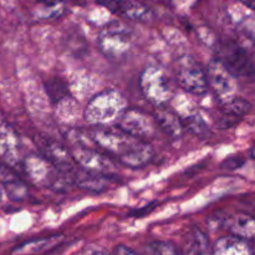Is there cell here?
Wrapping results in <instances>:
<instances>
[{"mask_svg": "<svg viewBox=\"0 0 255 255\" xmlns=\"http://www.w3.org/2000/svg\"><path fill=\"white\" fill-rule=\"evenodd\" d=\"M127 100L119 90H105L92 97L84 111L87 124L96 127H106L116 124L125 110Z\"/></svg>", "mask_w": 255, "mask_h": 255, "instance_id": "1", "label": "cell"}, {"mask_svg": "<svg viewBox=\"0 0 255 255\" xmlns=\"http://www.w3.org/2000/svg\"><path fill=\"white\" fill-rule=\"evenodd\" d=\"M99 50L110 60H122L127 57L133 47V34L126 24L111 21L105 25L97 36Z\"/></svg>", "mask_w": 255, "mask_h": 255, "instance_id": "2", "label": "cell"}, {"mask_svg": "<svg viewBox=\"0 0 255 255\" xmlns=\"http://www.w3.org/2000/svg\"><path fill=\"white\" fill-rule=\"evenodd\" d=\"M139 87L144 99L156 107L166 106L174 95L171 77L166 70L158 65L144 67L139 76Z\"/></svg>", "mask_w": 255, "mask_h": 255, "instance_id": "3", "label": "cell"}, {"mask_svg": "<svg viewBox=\"0 0 255 255\" xmlns=\"http://www.w3.org/2000/svg\"><path fill=\"white\" fill-rule=\"evenodd\" d=\"M214 52H216V60H218L236 77H248V79L253 77V60L248 51L238 42L233 40L217 42Z\"/></svg>", "mask_w": 255, "mask_h": 255, "instance_id": "4", "label": "cell"}, {"mask_svg": "<svg viewBox=\"0 0 255 255\" xmlns=\"http://www.w3.org/2000/svg\"><path fill=\"white\" fill-rule=\"evenodd\" d=\"M174 76L181 89L196 96H203L209 89L206 71L191 55H183L176 60Z\"/></svg>", "mask_w": 255, "mask_h": 255, "instance_id": "5", "label": "cell"}, {"mask_svg": "<svg viewBox=\"0 0 255 255\" xmlns=\"http://www.w3.org/2000/svg\"><path fill=\"white\" fill-rule=\"evenodd\" d=\"M116 127L134 138H151L156 133V121L152 116L138 109L127 107L116 121Z\"/></svg>", "mask_w": 255, "mask_h": 255, "instance_id": "6", "label": "cell"}, {"mask_svg": "<svg viewBox=\"0 0 255 255\" xmlns=\"http://www.w3.org/2000/svg\"><path fill=\"white\" fill-rule=\"evenodd\" d=\"M119 129V128H117ZM90 138L100 147L104 149L106 153L120 158L124 156L127 151L132 148L134 144L138 143L142 139L134 138V137L128 136L122 131H114V129H107L105 127H97L96 129L91 132Z\"/></svg>", "mask_w": 255, "mask_h": 255, "instance_id": "7", "label": "cell"}, {"mask_svg": "<svg viewBox=\"0 0 255 255\" xmlns=\"http://www.w3.org/2000/svg\"><path fill=\"white\" fill-rule=\"evenodd\" d=\"M206 71V79L208 87L213 90L216 96L222 102H226L236 96L238 84L237 77L224 67L218 60H213L208 64Z\"/></svg>", "mask_w": 255, "mask_h": 255, "instance_id": "8", "label": "cell"}, {"mask_svg": "<svg viewBox=\"0 0 255 255\" xmlns=\"http://www.w3.org/2000/svg\"><path fill=\"white\" fill-rule=\"evenodd\" d=\"M114 14L127 20L139 22H149L153 19V12L147 5L134 0H97Z\"/></svg>", "mask_w": 255, "mask_h": 255, "instance_id": "9", "label": "cell"}, {"mask_svg": "<svg viewBox=\"0 0 255 255\" xmlns=\"http://www.w3.org/2000/svg\"><path fill=\"white\" fill-rule=\"evenodd\" d=\"M39 148L42 156L59 171L65 173L74 172L76 163L72 158V154L61 143L47 137H41L39 139Z\"/></svg>", "mask_w": 255, "mask_h": 255, "instance_id": "10", "label": "cell"}, {"mask_svg": "<svg viewBox=\"0 0 255 255\" xmlns=\"http://www.w3.org/2000/svg\"><path fill=\"white\" fill-rule=\"evenodd\" d=\"M71 154L75 163L79 164L82 169L95 172V173H101L109 177L111 176L112 163L110 162V159L95 151L90 146H76V149Z\"/></svg>", "mask_w": 255, "mask_h": 255, "instance_id": "11", "label": "cell"}, {"mask_svg": "<svg viewBox=\"0 0 255 255\" xmlns=\"http://www.w3.org/2000/svg\"><path fill=\"white\" fill-rule=\"evenodd\" d=\"M0 158L11 168L21 162L19 137L12 127L6 124H0Z\"/></svg>", "mask_w": 255, "mask_h": 255, "instance_id": "12", "label": "cell"}, {"mask_svg": "<svg viewBox=\"0 0 255 255\" xmlns=\"http://www.w3.org/2000/svg\"><path fill=\"white\" fill-rule=\"evenodd\" d=\"M0 183H1L2 189L6 193V196L11 199L12 202H21L25 201L29 194L26 184L22 182L20 177H17L7 164H1L0 166Z\"/></svg>", "mask_w": 255, "mask_h": 255, "instance_id": "13", "label": "cell"}, {"mask_svg": "<svg viewBox=\"0 0 255 255\" xmlns=\"http://www.w3.org/2000/svg\"><path fill=\"white\" fill-rule=\"evenodd\" d=\"M212 252L218 255H249L254 253V249L247 239L229 236L218 239Z\"/></svg>", "mask_w": 255, "mask_h": 255, "instance_id": "14", "label": "cell"}, {"mask_svg": "<svg viewBox=\"0 0 255 255\" xmlns=\"http://www.w3.org/2000/svg\"><path fill=\"white\" fill-rule=\"evenodd\" d=\"M72 176H74L75 183L80 188L89 192H95V193L105 191L110 179L109 176L86 171V169H82L81 167L79 169L75 168L72 172Z\"/></svg>", "mask_w": 255, "mask_h": 255, "instance_id": "15", "label": "cell"}, {"mask_svg": "<svg viewBox=\"0 0 255 255\" xmlns=\"http://www.w3.org/2000/svg\"><path fill=\"white\" fill-rule=\"evenodd\" d=\"M154 121L157 126L162 128V131L166 132L171 138L178 139L183 134V126L182 121L174 112L166 109V106L157 107V111L154 114Z\"/></svg>", "mask_w": 255, "mask_h": 255, "instance_id": "16", "label": "cell"}, {"mask_svg": "<svg viewBox=\"0 0 255 255\" xmlns=\"http://www.w3.org/2000/svg\"><path fill=\"white\" fill-rule=\"evenodd\" d=\"M224 228L228 229L233 236L252 242L255 236V226L252 217L239 213L228 217L224 222Z\"/></svg>", "mask_w": 255, "mask_h": 255, "instance_id": "17", "label": "cell"}, {"mask_svg": "<svg viewBox=\"0 0 255 255\" xmlns=\"http://www.w3.org/2000/svg\"><path fill=\"white\" fill-rule=\"evenodd\" d=\"M152 158H153L152 147L144 142L139 141L129 151H127L124 156L120 157L119 161L125 166L131 167V168H139V167L148 164L152 161Z\"/></svg>", "mask_w": 255, "mask_h": 255, "instance_id": "18", "label": "cell"}, {"mask_svg": "<svg viewBox=\"0 0 255 255\" xmlns=\"http://www.w3.org/2000/svg\"><path fill=\"white\" fill-rule=\"evenodd\" d=\"M184 243L187 254H207L212 252L208 237L198 228L189 232Z\"/></svg>", "mask_w": 255, "mask_h": 255, "instance_id": "19", "label": "cell"}, {"mask_svg": "<svg viewBox=\"0 0 255 255\" xmlns=\"http://www.w3.org/2000/svg\"><path fill=\"white\" fill-rule=\"evenodd\" d=\"M65 11L62 0H37L34 15L37 19H52L59 17Z\"/></svg>", "mask_w": 255, "mask_h": 255, "instance_id": "20", "label": "cell"}, {"mask_svg": "<svg viewBox=\"0 0 255 255\" xmlns=\"http://www.w3.org/2000/svg\"><path fill=\"white\" fill-rule=\"evenodd\" d=\"M183 131H187L188 133L194 134L198 137H207L211 132L208 124L202 119L199 115H189L181 120Z\"/></svg>", "mask_w": 255, "mask_h": 255, "instance_id": "21", "label": "cell"}, {"mask_svg": "<svg viewBox=\"0 0 255 255\" xmlns=\"http://www.w3.org/2000/svg\"><path fill=\"white\" fill-rule=\"evenodd\" d=\"M252 111L251 102L247 100L242 99V97H232L228 101L223 102V112L229 116H233L236 119L239 117L247 116L249 112Z\"/></svg>", "mask_w": 255, "mask_h": 255, "instance_id": "22", "label": "cell"}, {"mask_svg": "<svg viewBox=\"0 0 255 255\" xmlns=\"http://www.w3.org/2000/svg\"><path fill=\"white\" fill-rule=\"evenodd\" d=\"M59 237H50V238L34 239L31 242L21 244L14 249V253H39V252L46 251L49 247H54Z\"/></svg>", "mask_w": 255, "mask_h": 255, "instance_id": "23", "label": "cell"}, {"mask_svg": "<svg viewBox=\"0 0 255 255\" xmlns=\"http://www.w3.org/2000/svg\"><path fill=\"white\" fill-rule=\"evenodd\" d=\"M45 89H46L47 95L50 96V99L52 100L54 104H59L61 102L65 97L69 96V89H67V85L65 84L62 80L55 79L49 80L45 85Z\"/></svg>", "mask_w": 255, "mask_h": 255, "instance_id": "24", "label": "cell"}, {"mask_svg": "<svg viewBox=\"0 0 255 255\" xmlns=\"http://www.w3.org/2000/svg\"><path fill=\"white\" fill-rule=\"evenodd\" d=\"M147 252L152 254H162V255H176L181 253L178 248L174 246L171 242H164V241H156L152 243L147 244L146 246Z\"/></svg>", "mask_w": 255, "mask_h": 255, "instance_id": "25", "label": "cell"}, {"mask_svg": "<svg viewBox=\"0 0 255 255\" xmlns=\"http://www.w3.org/2000/svg\"><path fill=\"white\" fill-rule=\"evenodd\" d=\"M244 163H246V159L244 158L239 156H232L227 158L226 161L222 162V168L228 169V171H236V169L243 167Z\"/></svg>", "mask_w": 255, "mask_h": 255, "instance_id": "26", "label": "cell"}, {"mask_svg": "<svg viewBox=\"0 0 255 255\" xmlns=\"http://www.w3.org/2000/svg\"><path fill=\"white\" fill-rule=\"evenodd\" d=\"M156 206H157V203H151L141 209H134L133 212H131V213H129V216L131 217H143V216H146L147 213H149V212H152V209H153Z\"/></svg>", "mask_w": 255, "mask_h": 255, "instance_id": "27", "label": "cell"}, {"mask_svg": "<svg viewBox=\"0 0 255 255\" xmlns=\"http://www.w3.org/2000/svg\"><path fill=\"white\" fill-rule=\"evenodd\" d=\"M114 253L115 254H136V252H134L132 248H129V247L120 244V246H117L116 248L114 249Z\"/></svg>", "mask_w": 255, "mask_h": 255, "instance_id": "28", "label": "cell"}, {"mask_svg": "<svg viewBox=\"0 0 255 255\" xmlns=\"http://www.w3.org/2000/svg\"><path fill=\"white\" fill-rule=\"evenodd\" d=\"M82 253H96V254H104L105 251H102V249H97V248H94V249H90V248H85L84 251H82Z\"/></svg>", "mask_w": 255, "mask_h": 255, "instance_id": "29", "label": "cell"}, {"mask_svg": "<svg viewBox=\"0 0 255 255\" xmlns=\"http://www.w3.org/2000/svg\"><path fill=\"white\" fill-rule=\"evenodd\" d=\"M246 6H248L249 9H254V0H241Z\"/></svg>", "mask_w": 255, "mask_h": 255, "instance_id": "30", "label": "cell"}, {"mask_svg": "<svg viewBox=\"0 0 255 255\" xmlns=\"http://www.w3.org/2000/svg\"><path fill=\"white\" fill-rule=\"evenodd\" d=\"M2 197H4V189H2L1 183H0V201L2 199Z\"/></svg>", "mask_w": 255, "mask_h": 255, "instance_id": "31", "label": "cell"}]
</instances>
